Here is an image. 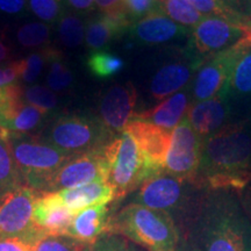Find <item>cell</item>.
<instances>
[{
  "instance_id": "obj_1",
  "label": "cell",
  "mask_w": 251,
  "mask_h": 251,
  "mask_svg": "<svg viewBox=\"0 0 251 251\" xmlns=\"http://www.w3.org/2000/svg\"><path fill=\"white\" fill-rule=\"evenodd\" d=\"M184 236L196 251H251V221L231 191L206 190Z\"/></svg>"
},
{
  "instance_id": "obj_2",
  "label": "cell",
  "mask_w": 251,
  "mask_h": 251,
  "mask_svg": "<svg viewBox=\"0 0 251 251\" xmlns=\"http://www.w3.org/2000/svg\"><path fill=\"white\" fill-rule=\"evenodd\" d=\"M196 184L209 191H241L251 184V124L227 125L202 140Z\"/></svg>"
},
{
  "instance_id": "obj_3",
  "label": "cell",
  "mask_w": 251,
  "mask_h": 251,
  "mask_svg": "<svg viewBox=\"0 0 251 251\" xmlns=\"http://www.w3.org/2000/svg\"><path fill=\"white\" fill-rule=\"evenodd\" d=\"M205 191L163 170L143 181L137 188L133 203L169 214L184 236L197 214Z\"/></svg>"
},
{
  "instance_id": "obj_4",
  "label": "cell",
  "mask_w": 251,
  "mask_h": 251,
  "mask_svg": "<svg viewBox=\"0 0 251 251\" xmlns=\"http://www.w3.org/2000/svg\"><path fill=\"white\" fill-rule=\"evenodd\" d=\"M107 231L120 234L148 251H176L183 237L170 215L133 202L108 220Z\"/></svg>"
},
{
  "instance_id": "obj_5",
  "label": "cell",
  "mask_w": 251,
  "mask_h": 251,
  "mask_svg": "<svg viewBox=\"0 0 251 251\" xmlns=\"http://www.w3.org/2000/svg\"><path fill=\"white\" fill-rule=\"evenodd\" d=\"M12 156L25 185L45 193L54 175L71 158L47 140L29 134H7Z\"/></svg>"
},
{
  "instance_id": "obj_6",
  "label": "cell",
  "mask_w": 251,
  "mask_h": 251,
  "mask_svg": "<svg viewBox=\"0 0 251 251\" xmlns=\"http://www.w3.org/2000/svg\"><path fill=\"white\" fill-rule=\"evenodd\" d=\"M103 156L107 165V184L114 191L115 199L137 190L150 176L157 174L134 137L125 130L103 148Z\"/></svg>"
},
{
  "instance_id": "obj_7",
  "label": "cell",
  "mask_w": 251,
  "mask_h": 251,
  "mask_svg": "<svg viewBox=\"0 0 251 251\" xmlns=\"http://www.w3.org/2000/svg\"><path fill=\"white\" fill-rule=\"evenodd\" d=\"M114 134L99 118L90 115H62L48 131L47 141L69 155L96 151L105 148Z\"/></svg>"
},
{
  "instance_id": "obj_8",
  "label": "cell",
  "mask_w": 251,
  "mask_h": 251,
  "mask_svg": "<svg viewBox=\"0 0 251 251\" xmlns=\"http://www.w3.org/2000/svg\"><path fill=\"white\" fill-rule=\"evenodd\" d=\"M249 47H251V34L235 47L207 58L194 75L191 87L194 101L211 99L222 92L227 94L228 80L235 62Z\"/></svg>"
},
{
  "instance_id": "obj_9",
  "label": "cell",
  "mask_w": 251,
  "mask_h": 251,
  "mask_svg": "<svg viewBox=\"0 0 251 251\" xmlns=\"http://www.w3.org/2000/svg\"><path fill=\"white\" fill-rule=\"evenodd\" d=\"M251 34V27L218 17H203L191 30L190 47L203 59L225 51Z\"/></svg>"
},
{
  "instance_id": "obj_10",
  "label": "cell",
  "mask_w": 251,
  "mask_h": 251,
  "mask_svg": "<svg viewBox=\"0 0 251 251\" xmlns=\"http://www.w3.org/2000/svg\"><path fill=\"white\" fill-rule=\"evenodd\" d=\"M40 193L24 184L0 197V237L45 238L33 226L34 206Z\"/></svg>"
},
{
  "instance_id": "obj_11",
  "label": "cell",
  "mask_w": 251,
  "mask_h": 251,
  "mask_svg": "<svg viewBox=\"0 0 251 251\" xmlns=\"http://www.w3.org/2000/svg\"><path fill=\"white\" fill-rule=\"evenodd\" d=\"M201 147L202 139L194 131L187 119H183L172 130V140L165 157L164 171L196 184L201 159Z\"/></svg>"
},
{
  "instance_id": "obj_12",
  "label": "cell",
  "mask_w": 251,
  "mask_h": 251,
  "mask_svg": "<svg viewBox=\"0 0 251 251\" xmlns=\"http://www.w3.org/2000/svg\"><path fill=\"white\" fill-rule=\"evenodd\" d=\"M94 181L107 183V165L103 156V148L71 156V158L54 175L46 192H59Z\"/></svg>"
},
{
  "instance_id": "obj_13",
  "label": "cell",
  "mask_w": 251,
  "mask_h": 251,
  "mask_svg": "<svg viewBox=\"0 0 251 251\" xmlns=\"http://www.w3.org/2000/svg\"><path fill=\"white\" fill-rule=\"evenodd\" d=\"M136 102L137 91L133 83L112 86L100 101L99 119L113 134L121 133L136 114Z\"/></svg>"
},
{
  "instance_id": "obj_14",
  "label": "cell",
  "mask_w": 251,
  "mask_h": 251,
  "mask_svg": "<svg viewBox=\"0 0 251 251\" xmlns=\"http://www.w3.org/2000/svg\"><path fill=\"white\" fill-rule=\"evenodd\" d=\"M205 59L192 50L185 57L166 63L156 72L150 83V93L156 100H163L179 92L190 83Z\"/></svg>"
},
{
  "instance_id": "obj_15",
  "label": "cell",
  "mask_w": 251,
  "mask_h": 251,
  "mask_svg": "<svg viewBox=\"0 0 251 251\" xmlns=\"http://www.w3.org/2000/svg\"><path fill=\"white\" fill-rule=\"evenodd\" d=\"M74 216L57 192L40 193L34 206L33 226L43 237L65 236Z\"/></svg>"
},
{
  "instance_id": "obj_16",
  "label": "cell",
  "mask_w": 251,
  "mask_h": 251,
  "mask_svg": "<svg viewBox=\"0 0 251 251\" xmlns=\"http://www.w3.org/2000/svg\"><path fill=\"white\" fill-rule=\"evenodd\" d=\"M128 33L137 45L156 46L185 37L191 29L176 24L159 8L131 24Z\"/></svg>"
},
{
  "instance_id": "obj_17",
  "label": "cell",
  "mask_w": 251,
  "mask_h": 251,
  "mask_svg": "<svg viewBox=\"0 0 251 251\" xmlns=\"http://www.w3.org/2000/svg\"><path fill=\"white\" fill-rule=\"evenodd\" d=\"M125 131L134 137L153 170L157 172L164 170L165 157L172 140V130L150 122L131 120L126 126Z\"/></svg>"
},
{
  "instance_id": "obj_18",
  "label": "cell",
  "mask_w": 251,
  "mask_h": 251,
  "mask_svg": "<svg viewBox=\"0 0 251 251\" xmlns=\"http://www.w3.org/2000/svg\"><path fill=\"white\" fill-rule=\"evenodd\" d=\"M230 117V103L225 92L211 99L191 102L186 119L194 131L205 140L227 126Z\"/></svg>"
},
{
  "instance_id": "obj_19",
  "label": "cell",
  "mask_w": 251,
  "mask_h": 251,
  "mask_svg": "<svg viewBox=\"0 0 251 251\" xmlns=\"http://www.w3.org/2000/svg\"><path fill=\"white\" fill-rule=\"evenodd\" d=\"M191 97L188 91H179L156 105L155 107L136 113L133 120H141L174 130L183 121L190 107Z\"/></svg>"
},
{
  "instance_id": "obj_20",
  "label": "cell",
  "mask_w": 251,
  "mask_h": 251,
  "mask_svg": "<svg viewBox=\"0 0 251 251\" xmlns=\"http://www.w3.org/2000/svg\"><path fill=\"white\" fill-rule=\"evenodd\" d=\"M108 220L107 205L89 207L74 216L65 236L81 243L93 244L103 231H107Z\"/></svg>"
},
{
  "instance_id": "obj_21",
  "label": "cell",
  "mask_w": 251,
  "mask_h": 251,
  "mask_svg": "<svg viewBox=\"0 0 251 251\" xmlns=\"http://www.w3.org/2000/svg\"><path fill=\"white\" fill-rule=\"evenodd\" d=\"M57 193L74 215L89 207L108 205L115 199L114 191L105 181H94L83 186L62 190Z\"/></svg>"
},
{
  "instance_id": "obj_22",
  "label": "cell",
  "mask_w": 251,
  "mask_h": 251,
  "mask_svg": "<svg viewBox=\"0 0 251 251\" xmlns=\"http://www.w3.org/2000/svg\"><path fill=\"white\" fill-rule=\"evenodd\" d=\"M131 23L125 18H113L99 14L86 24L85 45L91 52L100 51L109 43L127 33Z\"/></svg>"
},
{
  "instance_id": "obj_23",
  "label": "cell",
  "mask_w": 251,
  "mask_h": 251,
  "mask_svg": "<svg viewBox=\"0 0 251 251\" xmlns=\"http://www.w3.org/2000/svg\"><path fill=\"white\" fill-rule=\"evenodd\" d=\"M251 94V47L247 48L235 62L227 85V97L240 98Z\"/></svg>"
},
{
  "instance_id": "obj_24",
  "label": "cell",
  "mask_w": 251,
  "mask_h": 251,
  "mask_svg": "<svg viewBox=\"0 0 251 251\" xmlns=\"http://www.w3.org/2000/svg\"><path fill=\"white\" fill-rule=\"evenodd\" d=\"M8 131L0 127V197L9 190L24 185L7 141Z\"/></svg>"
},
{
  "instance_id": "obj_25",
  "label": "cell",
  "mask_w": 251,
  "mask_h": 251,
  "mask_svg": "<svg viewBox=\"0 0 251 251\" xmlns=\"http://www.w3.org/2000/svg\"><path fill=\"white\" fill-rule=\"evenodd\" d=\"M48 113L43 109L31 106L27 102H23L21 106L17 109L13 118L6 126L5 130L9 133L17 134H28L30 131L36 130L37 128L42 127Z\"/></svg>"
},
{
  "instance_id": "obj_26",
  "label": "cell",
  "mask_w": 251,
  "mask_h": 251,
  "mask_svg": "<svg viewBox=\"0 0 251 251\" xmlns=\"http://www.w3.org/2000/svg\"><path fill=\"white\" fill-rule=\"evenodd\" d=\"M57 30L63 45L68 48H76L85 39L86 24L77 13L65 11L58 20Z\"/></svg>"
},
{
  "instance_id": "obj_27",
  "label": "cell",
  "mask_w": 251,
  "mask_h": 251,
  "mask_svg": "<svg viewBox=\"0 0 251 251\" xmlns=\"http://www.w3.org/2000/svg\"><path fill=\"white\" fill-rule=\"evenodd\" d=\"M159 2L162 11L172 21L187 29L192 30L203 18L187 0H163Z\"/></svg>"
},
{
  "instance_id": "obj_28",
  "label": "cell",
  "mask_w": 251,
  "mask_h": 251,
  "mask_svg": "<svg viewBox=\"0 0 251 251\" xmlns=\"http://www.w3.org/2000/svg\"><path fill=\"white\" fill-rule=\"evenodd\" d=\"M86 65L94 77L106 79L118 75L125 68V61L113 52L100 50L91 52L87 57Z\"/></svg>"
},
{
  "instance_id": "obj_29",
  "label": "cell",
  "mask_w": 251,
  "mask_h": 251,
  "mask_svg": "<svg viewBox=\"0 0 251 251\" xmlns=\"http://www.w3.org/2000/svg\"><path fill=\"white\" fill-rule=\"evenodd\" d=\"M47 84L52 92H64L74 84V74L63 61L61 52L52 49L49 58Z\"/></svg>"
},
{
  "instance_id": "obj_30",
  "label": "cell",
  "mask_w": 251,
  "mask_h": 251,
  "mask_svg": "<svg viewBox=\"0 0 251 251\" xmlns=\"http://www.w3.org/2000/svg\"><path fill=\"white\" fill-rule=\"evenodd\" d=\"M203 17H218L226 19L230 23L251 27V20L237 14L233 9L222 4L220 0H187Z\"/></svg>"
},
{
  "instance_id": "obj_31",
  "label": "cell",
  "mask_w": 251,
  "mask_h": 251,
  "mask_svg": "<svg viewBox=\"0 0 251 251\" xmlns=\"http://www.w3.org/2000/svg\"><path fill=\"white\" fill-rule=\"evenodd\" d=\"M50 39V27L45 23H29L17 31L18 43L24 48H39L47 45Z\"/></svg>"
},
{
  "instance_id": "obj_32",
  "label": "cell",
  "mask_w": 251,
  "mask_h": 251,
  "mask_svg": "<svg viewBox=\"0 0 251 251\" xmlns=\"http://www.w3.org/2000/svg\"><path fill=\"white\" fill-rule=\"evenodd\" d=\"M28 9L45 24H55L64 14L63 0H28Z\"/></svg>"
},
{
  "instance_id": "obj_33",
  "label": "cell",
  "mask_w": 251,
  "mask_h": 251,
  "mask_svg": "<svg viewBox=\"0 0 251 251\" xmlns=\"http://www.w3.org/2000/svg\"><path fill=\"white\" fill-rule=\"evenodd\" d=\"M24 99L27 103L43 111L50 112L58 105V98L49 87L33 85L24 90Z\"/></svg>"
},
{
  "instance_id": "obj_34",
  "label": "cell",
  "mask_w": 251,
  "mask_h": 251,
  "mask_svg": "<svg viewBox=\"0 0 251 251\" xmlns=\"http://www.w3.org/2000/svg\"><path fill=\"white\" fill-rule=\"evenodd\" d=\"M92 244L78 242L68 236H47L40 241L35 251H91Z\"/></svg>"
},
{
  "instance_id": "obj_35",
  "label": "cell",
  "mask_w": 251,
  "mask_h": 251,
  "mask_svg": "<svg viewBox=\"0 0 251 251\" xmlns=\"http://www.w3.org/2000/svg\"><path fill=\"white\" fill-rule=\"evenodd\" d=\"M52 49L54 48H45L40 50V51L33 52V54H30L28 57L24 59L25 67L23 76H21L24 81L34 83L40 77L41 72L43 71V68H45V64L47 62H49Z\"/></svg>"
},
{
  "instance_id": "obj_36",
  "label": "cell",
  "mask_w": 251,
  "mask_h": 251,
  "mask_svg": "<svg viewBox=\"0 0 251 251\" xmlns=\"http://www.w3.org/2000/svg\"><path fill=\"white\" fill-rule=\"evenodd\" d=\"M159 0H126V13L131 24L136 23L152 12L161 8Z\"/></svg>"
},
{
  "instance_id": "obj_37",
  "label": "cell",
  "mask_w": 251,
  "mask_h": 251,
  "mask_svg": "<svg viewBox=\"0 0 251 251\" xmlns=\"http://www.w3.org/2000/svg\"><path fill=\"white\" fill-rule=\"evenodd\" d=\"M42 238L28 237H0V251H35Z\"/></svg>"
},
{
  "instance_id": "obj_38",
  "label": "cell",
  "mask_w": 251,
  "mask_h": 251,
  "mask_svg": "<svg viewBox=\"0 0 251 251\" xmlns=\"http://www.w3.org/2000/svg\"><path fill=\"white\" fill-rule=\"evenodd\" d=\"M25 67L24 59L11 62L5 67L0 68V87L12 85L15 84L18 78L23 76Z\"/></svg>"
},
{
  "instance_id": "obj_39",
  "label": "cell",
  "mask_w": 251,
  "mask_h": 251,
  "mask_svg": "<svg viewBox=\"0 0 251 251\" xmlns=\"http://www.w3.org/2000/svg\"><path fill=\"white\" fill-rule=\"evenodd\" d=\"M94 4L103 15L128 19L126 13V0H94Z\"/></svg>"
},
{
  "instance_id": "obj_40",
  "label": "cell",
  "mask_w": 251,
  "mask_h": 251,
  "mask_svg": "<svg viewBox=\"0 0 251 251\" xmlns=\"http://www.w3.org/2000/svg\"><path fill=\"white\" fill-rule=\"evenodd\" d=\"M28 11V0H0V12L4 14L21 17Z\"/></svg>"
},
{
  "instance_id": "obj_41",
  "label": "cell",
  "mask_w": 251,
  "mask_h": 251,
  "mask_svg": "<svg viewBox=\"0 0 251 251\" xmlns=\"http://www.w3.org/2000/svg\"><path fill=\"white\" fill-rule=\"evenodd\" d=\"M237 14L251 20V0H220Z\"/></svg>"
},
{
  "instance_id": "obj_42",
  "label": "cell",
  "mask_w": 251,
  "mask_h": 251,
  "mask_svg": "<svg viewBox=\"0 0 251 251\" xmlns=\"http://www.w3.org/2000/svg\"><path fill=\"white\" fill-rule=\"evenodd\" d=\"M63 1L77 14L90 13L96 7L94 0H63Z\"/></svg>"
},
{
  "instance_id": "obj_43",
  "label": "cell",
  "mask_w": 251,
  "mask_h": 251,
  "mask_svg": "<svg viewBox=\"0 0 251 251\" xmlns=\"http://www.w3.org/2000/svg\"><path fill=\"white\" fill-rule=\"evenodd\" d=\"M93 251H134L131 250L127 244L120 242V241H107L103 244H100L99 248L94 249Z\"/></svg>"
},
{
  "instance_id": "obj_44",
  "label": "cell",
  "mask_w": 251,
  "mask_h": 251,
  "mask_svg": "<svg viewBox=\"0 0 251 251\" xmlns=\"http://www.w3.org/2000/svg\"><path fill=\"white\" fill-rule=\"evenodd\" d=\"M241 205H242L244 212L247 213L248 218L251 221V184L247 186L244 190L241 191V198H240Z\"/></svg>"
},
{
  "instance_id": "obj_45",
  "label": "cell",
  "mask_w": 251,
  "mask_h": 251,
  "mask_svg": "<svg viewBox=\"0 0 251 251\" xmlns=\"http://www.w3.org/2000/svg\"><path fill=\"white\" fill-rule=\"evenodd\" d=\"M11 52L12 49L9 47L5 35L4 34H0V63H2L11 57Z\"/></svg>"
},
{
  "instance_id": "obj_46",
  "label": "cell",
  "mask_w": 251,
  "mask_h": 251,
  "mask_svg": "<svg viewBox=\"0 0 251 251\" xmlns=\"http://www.w3.org/2000/svg\"><path fill=\"white\" fill-rule=\"evenodd\" d=\"M176 251H196V250H194L192 244L190 243V241H188L185 236H183L181 237L180 242H179V244H178Z\"/></svg>"
},
{
  "instance_id": "obj_47",
  "label": "cell",
  "mask_w": 251,
  "mask_h": 251,
  "mask_svg": "<svg viewBox=\"0 0 251 251\" xmlns=\"http://www.w3.org/2000/svg\"><path fill=\"white\" fill-rule=\"evenodd\" d=\"M159 1H163V0H159Z\"/></svg>"
},
{
  "instance_id": "obj_48",
  "label": "cell",
  "mask_w": 251,
  "mask_h": 251,
  "mask_svg": "<svg viewBox=\"0 0 251 251\" xmlns=\"http://www.w3.org/2000/svg\"><path fill=\"white\" fill-rule=\"evenodd\" d=\"M91 251H93V248H92V250H91Z\"/></svg>"
}]
</instances>
